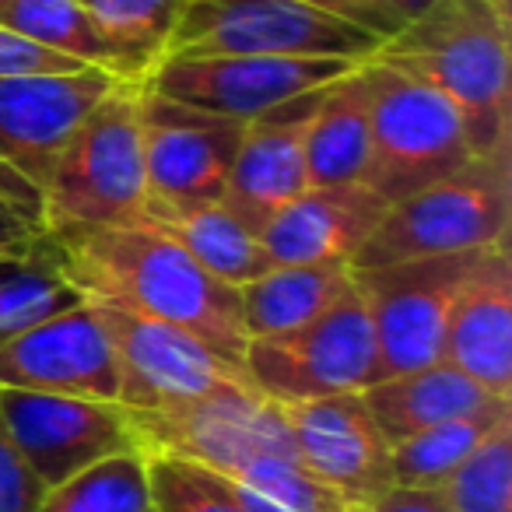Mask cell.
Masks as SVG:
<instances>
[{"label":"cell","mask_w":512,"mask_h":512,"mask_svg":"<svg viewBox=\"0 0 512 512\" xmlns=\"http://www.w3.org/2000/svg\"><path fill=\"white\" fill-rule=\"evenodd\" d=\"M442 488L453 512H512V421L498 425Z\"/></svg>","instance_id":"obj_30"},{"label":"cell","mask_w":512,"mask_h":512,"mask_svg":"<svg viewBox=\"0 0 512 512\" xmlns=\"http://www.w3.org/2000/svg\"><path fill=\"white\" fill-rule=\"evenodd\" d=\"M362 397L390 446L495 400L488 390H481L474 379H467L449 362H432L425 369L383 376L372 386H365Z\"/></svg>","instance_id":"obj_21"},{"label":"cell","mask_w":512,"mask_h":512,"mask_svg":"<svg viewBox=\"0 0 512 512\" xmlns=\"http://www.w3.org/2000/svg\"><path fill=\"white\" fill-rule=\"evenodd\" d=\"M351 60L337 57H197L162 60L144 85L179 106L228 120H260L288 102L348 74Z\"/></svg>","instance_id":"obj_12"},{"label":"cell","mask_w":512,"mask_h":512,"mask_svg":"<svg viewBox=\"0 0 512 512\" xmlns=\"http://www.w3.org/2000/svg\"><path fill=\"white\" fill-rule=\"evenodd\" d=\"M144 176L151 211L221 204L246 123L179 106L144 85Z\"/></svg>","instance_id":"obj_13"},{"label":"cell","mask_w":512,"mask_h":512,"mask_svg":"<svg viewBox=\"0 0 512 512\" xmlns=\"http://www.w3.org/2000/svg\"><path fill=\"white\" fill-rule=\"evenodd\" d=\"M43 242L60 274L85 299L186 330L214 355L242 369L249 337L239 313V288L211 278L162 228L151 221L64 228L46 232Z\"/></svg>","instance_id":"obj_1"},{"label":"cell","mask_w":512,"mask_h":512,"mask_svg":"<svg viewBox=\"0 0 512 512\" xmlns=\"http://www.w3.org/2000/svg\"><path fill=\"white\" fill-rule=\"evenodd\" d=\"M39 512H155L144 449L109 456L46 491Z\"/></svg>","instance_id":"obj_27"},{"label":"cell","mask_w":512,"mask_h":512,"mask_svg":"<svg viewBox=\"0 0 512 512\" xmlns=\"http://www.w3.org/2000/svg\"><path fill=\"white\" fill-rule=\"evenodd\" d=\"M351 288L344 264H285L239 288V313L246 337H271L313 320Z\"/></svg>","instance_id":"obj_24"},{"label":"cell","mask_w":512,"mask_h":512,"mask_svg":"<svg viewBox=\"0 0 512 512\" xmlns=\"http://www.w3.org/2000/svg\"><path fill=\"white\" fill-rule=\"evenodd\" d=\"M383 4L393 11V15L400 18V22L407 25V22H414L418 15H425V11L432 8L435 0H383Z\"/></svg>","instance_id":"obj_36"},{"label":"cell","mask_w":512,"mask_h":512,"mask_svg":"<svg viewBox=\"0 0 512 512\" xmlns=\"http://www.w3.org/2000/svg\"><path fill=\"white\" fill-rule=\"evenodd\" d=\"M46 498V484L32 474L15 442L0 428V512H39Z\"/></svg>","instance_id":"obj_31"},{"label":"cell","mask_w":512,"mask_h":512,"mask_svg":"<svg viewBox=\"0 0 512 512\" xmlns=\"http://www.w3.org/2000/svg\"><path fill=\"white\" fill-rule=\"evenodd\" d=\"M281 414L302 467L355 512H365L393 484L390 442L362 393L299 400L281 407Z\"/></svg>","instance_id":"obj_15"},{"label":"cell","mask_w":512,"mask_h":512,"mask_svg":"<svg viewBox=\"0 0 512 512\" xmlns=\"http://www.w3.org/2000/svg\"><path fill=\"white\" fill-rule=\"evenodd\" d=\"M186 4L190 0H85L95 22L141 67L144 78L169 57Z\"/></svg>","instance_id":"obj_28"},{"label":"cell","mask_w":512,"mask_h":512,"mask_svg":"<svg viewBox=\"0 0 512 512\" xmlns=\"http://www.w3.org/2000/svg\"><path fill=\"white\" fill-rule=\"evenodd\" d=\"M442 362L491 397H512V253L509 242L484 249L470 271L442 337Z\"/></svg>","instance_id":"obj_19"},{"label":"cell","mask_w":512,"mask_h":512,"mask_svg":"<svg viewBox=\"0 0 512 512\" xmlns=\"http://www.w3.org/2000/svg\"><path fill=\"white\" fill-rule=\"evenodd\" d=\"M365 512H453L446 488H414V484H390Z\"/></svg>","instance_id":"obj_34"},{"label":"cell","mask_w":512,"mask_h":512,"mask_svg":"<svg viewBox=\"0 0 512 512\" xmlns=\"http://www.w3.org/2000/svg\"><path fill=\"white\" fill-rule=\"evenodd\" d=\"M144 221L172 235L221 285L242 288L274 267L260 232L249 228L225 204H204L190 211H151Z\"/></svg>","instance_id":"obj_23"},{"label":"cell","mask_w":512,"mask_h":512,"mask_svg":"<svg viewBox=\"0 0 512 512\" xmlns=\"http://www.w3.org/2000/svg\"><path fill=\"white\" fill-rule=\"evenodd\" d=\"M81 299L85 295L60 274L43 239L25 253L0 256V344Z\"/></svg>","instance_id":"obj_26"},{"label":"cell","mask_w":512,"mask_h":512,"mask_svg":"<svg viewBox=\"0 0 512 512\" xmlns=\"http://www.w3.org/2000/svg\"><path fill=\"white\" fill-rule=\"evenodd\" d=\"M0 428L46 491L92 463L141 449L134 418L116 400L57 397L0 386Z\"/></svg>","instance_id":"obj_11"},{"label":"cell","mask_w":512,"mask_h":512,"mask_svg":"<svg viewBox=\"0 0 512 512\" xmlns=\"http://www.w3.org/2000/svg\"><path fill=\"white\" fill-rule=\"evenodd\" d=\"M383 39L299 0H190L165 60L337 57L365 64Z\"/></svg>","instance_id":"obj_8"},{"label":"cell","mask_w":512,"mask_h":512,"mask_svg":"<svg viewBox=\"0 0 512 512\" xmlns=\"http://www.w3.org/2000/svg\"><path fill=\"white\" fill-rule=\"evenodd\" d=\"M43 235L8 204V200L0 197V256H11V253H25L32 249Z\"/></svg>","instance_id":"obj_35"},{"label":"cell","mask_w":512,"mask_h":512,"mask_svg":"<svg viewBox=\"0 0 512 512\" xmlns=\"http://www.w3.org/2000/svg\"><path fill=\"white\" fill-rule=\"evenodd\" d=\"M71 71H85V67L60 57V53L43 50V46L29 43L18 32L0 25V78H8V74H71Z\"/></svg>","instance_id":"obj_32"},{"label":"cell","mask_w":512,"mask_h":512,"mask_svg":"<svg viewBox=\"0 0 512 512\" xmlns=\"http://www.w3.org/2000/svg\"><path fill=\"white\" fill-rule=\"evenodd\" d=\"M113 85L120 78L95 67L0 78V165L25 172L46 190L67 137Z\"/></svg>","instance_id":"obj_16"},{"label":"cell","mask_w":512,"mask_h":512,"mask_svg":"<svg viewBox=\"0 0 512 512\" xmlns=\"http://www.w3.org/2000/svg\"><path fill=\"white\" fill-rule=\"evenodd\" d=\"M299 4H309V8L323 11V15H334L341 22L358 25V29L379 36L383 43L404 29V22L386 8L383 0H299Z\"/></svg>","instance_id":"obj_33"},{"label":"cell","mask_w":512,"mask_h":512,"mask_svg":"<svg viewBox=\"0 0 512 512\" xmlns=\"http://www.w3.org/2000/svg\"><path fill=\"white\" fill-rule=\"evenodd\" d=\"M141 99L144 81H120L74 127L46 179V232L148 218Z\"/></svg>","instance_id":"obj_4"},{"label":"cell","mask_w":512,"mask_h":512,"mask_svg":"<svg viewBox=\"0 0 512 512\" xmlns=\"http://www.w3.org/2000/svg\"><path fill=\"white\" fill-rule=\"evenodd\" d=\"M0 25L81 67H95L120 81H148L141 67L95 22L85 0H4Z\"/></svg>","instance_id":"obj_22"},{"label":"cell","mask_w":512,"mask_h":512,"mask_svg":"<svg viewBox=\"0 0 512 512\" xmlns=\"http://www.w3.org/2000/svg\"><path fill=\"white\" fill-rule=\"evenodd\" d=\"M372 148V95L365 64L330 81L306 123L309 186L362 183Z\"/></svg>","instance_id":"obj_20"},{"label":"cell","mask_w":512,"mask_h":512,"mask_svg":"<svg viewBox=\"0 0 512 512\" xmlns=\"http://www.w3.org/2000/svg\"><path fill=\"white\" fill-rule=\"evenodd\" d=\"M481 256L484 249L421 256V260L351 274L369 306L379 351V379L442 362V337H446L449 316Z\"/></svg>","instance_id":"obj_10"},{"label":"cell","mask_w":512,"mask_h":512,"mask_svg":"<svg viewBox=\"0 0 512 512\" xmlns=\"http://www.w3.org/2000/svg\"><path fill=\"white\" fill-rule=\"evenodd\" d=\"M376 57L428 81L460 113L470 155H512L509 0H435Z\"/></svg>","instance_id":"obj_3"},{"label":"cell","mask_w":512,"mask_h":512,"mask_svg":"<svg viewBox=\"0 0 512 512\" xmlns=\"http://www.w3.org/2000/svg\"><path fill=\"white\" fill-rule=\"evenodd\" d=\"M0 386L85 400L120 397L116 351L92 302L81 299L0 344Z\"/></svg>","instance_id":"obj_14"},{"label":"cell","mask_w":512,"mask_h":512,"mask_svg":"<svg viewBox=\"0 0 512 512\" xmlns=\"http://www.w3.org/2000/svg\"><path fill=\"white\" fill-rule=\"evenodd\" d=\"M249 383L274 404L362 393L379 379V351L369 306L355 278L341 299L313 320L271 337H256L242 355Z\"/></svg>","instance_id":"obj_7"},{"label":"cell","mask_w":512,"mask_h":512,"mask_svg":"<svg viewBox=\"0 0 512 512\" xmlns=\"http://www.w3.org/2000/svg\"><path fill=\"white\" fill-rule=\"evenodd\" d=\"M512 225V155L470 158L456 172L428 183L425 190L390 204L355 271L421 260V256L477 253L509 242Z\"/></svg>","instance_id":"obj_5"},{"label":"cell","mask_w":512,"mask_h":512,"mask_svg":"<svg viewBox=\"0 0 512 512\" xmlns=\"http://www.w3.org/2000/svg\"><path fill=\"white\" fill-rule=\"evenodd\" d=\"M106 327L120 365V397L116 404L130 414L176 411L211 400L253 397L246 369L214 355L207 344L179 327H169L151 316L127 313L109 302L88 299ZM264 397V393H260Z\"/></svg>","instance_id":"obj_9"},{"label":"cell","mask_w":512,"mask_h":512,"mask_svg":"<svg viewBox=\"0 0 512 512\" xmlns=\"http://www.w3.org/2000/svg\"><path fill=\"white\" fill-rule=\"evenodd\" d=\"M320 92H309L288 106L274 109V113L260 116V120H249L242 130L221 204L232 207L256 232H264L267 221L309 186L306 123Z\"/></svg>","instance_id":"obj_18"},{"label":"cell","mask_w":512,"mask_h":512,"mask_svg":"<svg viewBox=\"0 0 512 512\" xmlns=\"http://www.w3.org/2000/svg\"><path fill=\"white\" fill-rule=\"evenodd\" d=\"M390 211L365 183L306 186L264 225L260 239L274 267L285 264H344L351 267L369 235Z\"/></svg>","instance_id":"obj_17"},{"label":"cell","mask_w":512,"mask_h":512,"mask_svg":"<svg viewBox=\"0 0 512 512\" xmlns=\"http://www.w3.org/2000/svg\"><path fill=\"white\" fill-rule=\"evenodd\" d=\"M0 8H4V0H0Z\"/></svg>","instance_id":"obj_37"},{"label":"cell","mask_w":512,"mask_h":512,"mask_svg":"<svg viewBox=\"0 0 512 512\" xmlns=\"http://www.w3.org/2000/svg\"><path fill=\"white\" fill-rule=\"evenodd\" d=\"M365 81L372 95V148L362 183L386 204L425 190L474 158L460 113L428 81L383 57L365 60Z\"/></svg>","instance_id":"obj_6"},{"label":"cell","mask_w":512,"mask_h":512,"mask_svg":"<svg viewBox=\"0 0 512 512\" xmlns=\"http://www.w3.org/2000/svg\"><path fill=\"white\" fill-rule=\"evenodd\" d=\"M155 512H249L228 477L183 456L144 453Z\"/></svg>","instance_id":"obj_29"},{"label":"cell","mask_w":512,"mask_h":512,"mask_svg":"<svg viewBox=\"0 0 512 512\" xmlns=\"http://www.w3.org/2000/svg\"><path fill=\"white\" fill-rule=\"evenodd\" d=\"M130 418L144 453L183 456L228 477L249 512H355L302 467L281 404L260 393Z\"/></svg>","instance_id":"obj_2"},{"label":"cell","mask_w":512,"mask_h":512,"mask_svg":"<svg viewBox=\"0 0 512 512\" xmlns=\"http://www.w3.org/2000/svg\"><path fill=\"white\" fill-rule=\"evenodd\" d=\"M505 421H512V400L495 397L474 411L456 414V418L439 421V425L397 442V446H390L393 484L442 488L474 456V449Z\"/></svg>","instance_id":"obj_25"}]
</instances>
